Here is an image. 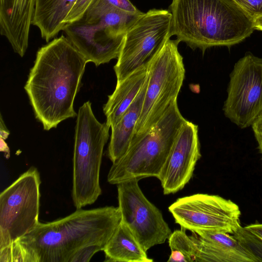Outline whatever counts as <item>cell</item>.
<instances>
[{
  "label": "cell",
  "instance_id": "26",
  "mask_svg": "<svg viewBox=\"0 0 262 262\" xmlns=\"http://www.w3.org/2000/svg\"><path fill=\"white\" fill-rule=\"evenodd\" d=\"M251 126L258 145V149L262 156V112L256 118Z\"/></svg>",
  "mask_w": 262,
  "mask_h": 262
},
{
  "label": "cell",
  "instance_id": "12",
  "mask_svg": "<svg viewBox=\"0 0 262 262\" xmlns=\"http://www.w3.org/2000/svg\"><path fill=\"white\" fill-rule=\"evenodd\" d=\"M134 179L117 185L121 221L130 229L143 248L164 243L172 231L160 210L144 195Z\"/></svg>",
  "mask_w": 262,
  "mask_h": 262
},
{
  "label": "cell",
  "instance_id": "20",
  "mask_svg": "<svg viewBox=\"0 0 262 262\" xmlns=\"http://www.w3.org/2000/svg\"><path fill=\"white\" fill-rule=\"evenodd\" d=\"M168 239L171 254L167 261L198 262V247L192 235H187L182 228L172 232Z\"/></svg>",
  "mask_w": 262,
  "mask_h": 262
},
{
  "label": "cell",
  "instance_id": "19",
  "mask_svg": "<svg viewBox=\"0 0 262 262\" xmlns=\"http://www.w3.org/2000/svg\"><path fill=\"white\" fill-rule=\"evenodd\" d=\"M105 261L151 262L146 251L121 220L104 250Z\"/></svg>",
  "mask_w": 262,
  "mask_h": 262
},
{
  "label": "cell",
  "instance_id": "24",
  "mask_svg": "<svg viewBox=\"0 0 262 262\" xmlns=\"http://www.w3.org/2000/svg\"><path fill=\"white\" fill-rule=\"evenodd\" d=\"M105 247L99 245H92L84 246L73 256L71 262H88L96 253L103 251Z\"/></svg>",
  "mask_w": 262,
  "mask_h": 262
},
{
  "label": "cell",
  "instance_id": "16",
  "mask_svg": "<svg viewBox=\"0 0 262 262\" xmlns=\"http://www.w3.org/2000/svg\"><path fill=\"white\" fill-rule=\"evenodd\" d=\"M148 67L135 72L122 81L117 83L114 91L108 96L103 110L106 118L105 123L110 128L119 121L139 94L147 78Z\"/></svg>",
  "mask_w": 262,
  "mask_h": 262
},
{
  "label": "cell",
  "instance_id": "13",
  "mask_svg": "<svg viewBox=\"0 0 262 262\" xmlns=\"http://www.w3.org/2000/svg\"><path fill=\"white\" fill-rule=\"evenodd\" d=\"M198 126L186 120L181 127L158 179L164 194L182 189L191 179L200 159Z\"/></svg>",
  "mask_w": 262,
  "mask_h": 262
},
{
  "label": "cell",
  "instance_id": "17",
  "mask_svg": "<svg viewBox=\"0 0 262 262\" xmlns=\"http://www.w3.org/2000/svg\"><path fill=\"white\" fill-rule=\"evenodd\" d=\"M147 85V78L139 94L122 115L111 127L107 156L112 163L121 158L128 150L141 115Z\"/></svg>",
  "mask_w": 262,
  "mask_h": 262
},
{
  "label": "cell",
  "instance_id": "29",
  "mask_svg": "<svg viewBox=\"0 0 262 262\" xmlns=\"http://www.w3.org/2000/svg\"><path fill=\"white\" fill-rule=\"evenodd\" d=\"M255 29L262 31V16H260L254 20Z\"/></svg>",
  "mask_w": 262,
  "mask_h": 262
},
{
  "label": "cell",
  "instance_id": "25",
  "mask_svg": "<svg viewBox=\"0 0 262 262\" xmlns=\"http://www.w3.org/2000/svg\"><path fill=\"white\" fill-rule=\"evenodd\" d=\"M112 5L127 13L139 15L143 13L129 0H107Z\"/></svg>",
  "mask_w": 262,
  "mask_h": 262
},
{
  "label": "cell",
  "instance_id": "6",
  "mask_svg": "<svg viewBox=\"0 0 262 262\" xmlns=\"http://www.w3.org/2000/svg\"><path fill=\"white\" fill-rule=\"evenodd\" d=\"M110 128L97 119L90 101L80 107L73 157L72 198L76 209L93 204L102 193L100 170Z\"/></svg>",
  "mask_w": 262,
  "mask_h": 262
},
{
  "label": "cell",
  "instance_id": "28",
  "mask_svg": "<svg viewBox=\"0 0 262 262\" xmlns=\"http://www.w3.org/2000/svg\"><path fill=\"white\" fill-rule=\"evenodd\" d=\"M9 135V131L7 129L2 119V115L1 116V138L4 140L7 138Z\"/></svg>",
  "mask_w": 262,
  "mask_h": 262
},
{
  "label": "cell",
  "instance_id": "23",
  "mask_svg": "<svg viewBox=\"0 0 262 262\" xmlns=\"http://www.w3.org/2000/svg\"><path fill=\"white\" fill-rule=\"evenodd\" d=\"M92 1L93 0H76L66 18L65 25L79 19L86 11Z\"/></svg>",
  "mask_w": 262,
  "mask_h": 262
},
{
  "label": "cell",
  "instance_id": "2",
  "mask_svg": "<svg viewBox=\"0 0 262 262\" xmlns=\"http://www.w3.org/2000/svg\"><path fill=\"white\" fill-rule=\"evenodd\" d=\"M87 63L63 35L37 51L24 89L45 130L77 117L74 102Z\"/></svg>",
  "mask_w": 262,
  "mask_h": 262
},
{
  "label": "cell",
  "instance_id": "5",
  "mask_svg": "<svg viewBox=\"0 0 262 262\" xmlns=\"http://www.w3.org/2000/svg\"><path fill=\"white\" fill-rule=\"evenodd\" d=\"M186 120L177 100L173 101L159 121L145 134L133 139L125 154L113 163L107 182L118 185L134 179L158 178Z\"/></svg>",
  "mask_w": 262,
  "mask_h": 262
},
{
  "label": "cell",
  "instance_id": "18",
  "mask_svg": "<svg viewBox=\"0 0 262 262\" xmlns=\"http://www.w3.org/2000/svg\"><path fill=\"white\" fill-rule=\"evenodd\" d=\"M76 0H35L32 25L49 42L63 30L64 21Z\"/></svg>",
  "mask_w": 262,
  "mask_h": 262
},
{
  "label": "cell",
  "instance_id": "11",
  "mask_svg": "<svg viewBox=\"0 0 262 262\" xmlns=\"http://www.w3.org/2000/svg\"><path fill=\"white\" fill-rule=\"evenodd\" d=\"M225 116L241 128L251 126L262 112V58L248 52L230 75Z\"/></svg>",
  "mask_w": 262,
  "mask_h": 262
},
{
  "label": "cell",
  "instance_id": "21",
  "mask_svg": "<svg viewBox=\"0 0 262 262\" xmlns=\"http://www.w3.org/2000/svg\"><path fill=\"white\" fill-rule=\"evenodd\" d=\"M232 234L258 262L262 261V238L242 226Z\"/></svg>",
  "mask_w": 262,
  "mask_h": 262
},
{
  "label": "cell",
  "instance_id": "9",
  "mask_svg": "<svg viewBox=\"0 0 262 262\" xmlns=\"http://www.w3.org/2000/svg\"><path fill=\"white\" fill-rule=\"evenodd\" d=\"M41 180L31 167L0 194V249L9 247L38 224Z\"/></svg>",
  "mask_w": 262,
  "mask_h": 262
},
{
  "label": "cell",
  "instance_id": "8",
  "mask_svg": "<svg viewBox=\"0 0 262 262\" xmlns=\"http://www.w3.org/2000/svg\"><path fill=\"white\" fill-rule=\"evenodd\" d=\"M171 14L151 9L139 15L128 27L114 70L119 83L135 72L148 66L170 39Z\"/></svg>",
  "mask_w": 262,
  "mask_h": 262
},
{
  "label": "cell",
  "instance_id": "3",
  "mask_svg": "<svg viewBox=\"0 0 262 262\" xmlns=\"http://www.w3.org/2000/svg\"><path fill=\"white\" fill-rule=\"evenodd\" d=\"M170 35L203 53L230 47L251 35L254 20L232 0H172Z\"/></svg>",
  "mask_w": 262,
  "mask_h": 262
},
{
  "label": "cell",
  "instance_id": "14",
  "mask_svg": "<svg viewBox=\"0 0 262 262\" xmlns=\"http://www.w3.org/2000/svg\"><path fill=\"white\" fill-rule=\"evenodd\" d=\"M35 0H0V33L20 57L29 45Z\"/></svg>",
  "mask_w": 262,
  "mask_h": 262
},
{
  "label": "cell",
  "instance_id": "22",
  "mask_svg": "<svg viewBox=\"0 0 262 262\" xmlns=\"http://www.w3.org/2000/svg\"><path fill=\"white\" fill-rule=\"evenodd\" d=\"M253 20L262 16V0H232Z\"/></svg>",
  "mask_w": 262,
  "mask_h": 262
},
{
  "label": "cell",
  "instance_id": "10",
  "mask_svg": "<svg viewBox=\"0 0 262 262\" xmlns=\"http://www.w3.org/2000/svg\"><path fill=\"white\" fill-rule=\"evenodd\" d=\"M182 228L233 234L241 225L239 206L217 195L197 193L177 199L168 207Z\"/></svg>",
  "mask_w": 262,
  "mask_h": 262
},
{
  "label": "cell",
  "instance_id": "27",
  "mask_svg": "<svg viewBox=\"0 0 262 262\" xmlns=\"http://www.w3.org/2000/svg\"><path fill=\"white\" fill-rule=\"evenodd\" d=\"M244 227L262 238V223L256 222L248 225Z\"/></svg>",
  "mask_w": 262,
  "mask_h": 262
},
{
  "label": "cell",
  "instance_id": "1",
  "mask_svg": "<svg viewBox=\"0 0 262 262\" xmlns=\"http://www.w3.org/2000/svg\"><path fill=\"white\" fill-rule=\"evenodd\" d=\"M121 220L119 207L76 209L64 217L39 222L31 232L0 249L1 262H71L81 248L105 247Z\"/></svg>",
  "mask_w": 262,
  "mask_h": 262
},
{
  "label": "cell",
  "instance_id": "7",
  "mask_svg": "<svg viewBox=\"0 0 262 262\" xmlns=\"http://www.w3.org/2000/svg\"><path fill=\"white\" fill-rule=\"evenodd\" d=\"M179 42L169 39L148 65L142 108L132 140L145 134L177 100L185 73Z\"/></svg>",
  "mask_w": 262,
  "mask_h": 262
},
{
  "label": "cell",
  "instance_id": "15",
  "mask_svg": "<svg viewBox=\"0 0 262 262\" xmlns=\"http://www.w3.org/2000/svg\"><path fill=\"white\" fill-rule=\"evenodd\" d=\"M199 251V261L258 262L233 235L218 231L192 234Z\"/></svg>",
  "mask_w": 262,
  "mask_h": 262
},
{
  "label": "cell",
  "instance_id": "4",
  "mask_svg": "<svg viewBox=\"0 0 262 262\" xmlns=\"http://www.w3.org/2000/svg\"><path fill=\"white\" fill-rule=\"evenodd\" d=\"M138 16L117 9L107 0H93L82 16L66 24L62 31L87 62L98 67L118 59L125 33Z\"/></svg>",
  "mask_w": 262,
  "mask_h": 262
}]
</instances>
